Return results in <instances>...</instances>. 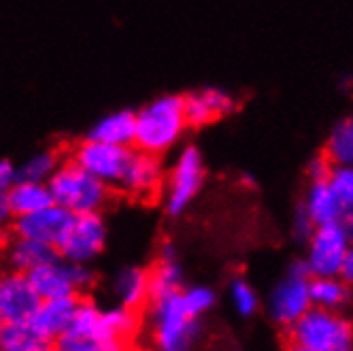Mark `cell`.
I'll return each mask as SVG.
<instances>
[{
  "label": "cell",
  "mask_w": 353,
  "mask_h": 351,
  "mask_svg": "<svg viewBox=\"0 0 353 351\" xmlns=\"http://www.w3.org/2000/svg\"><path fill=\"white\" fill-rule=\"evenodd\" d=\"M139 330V311L119 305L100 307L83 296L66 332L54 345L56 351H130Z\"/></svg>",
  "instance_id": "6da1fadb"
},
{
  "label": "cell",
  "mask_w": 353,
  "mask_h": 351,
  "mask_svg": "<svg viewBox=\"0 0 353 351\" xmlns=\"http://www.w3.org/2000/svg\"><path fill=\"white\" fill-rule=\"evenodd\" d=\"M145 330L151 351H194L203 332V319L185 307L179 290L149 298Z\"/></svg>",
  "instance_id": "7a4b0ae2"
},
{
  "label": "cell",
  "mask_w": 353,
  "mask_h": 351,
  "mask_svg": "<svg viewBox=\"0 0 353 351\" xmlns=\"http://www.w3.org/2000/svg\"><path fill=\"white\" fill-rule=\"evenodd\" d=\"M188 128L183 96H158L137 111L134 149L162 158L183 141Z\"/></svg>",
  "instance_id": "3957f363"
},
{
  "label": "cell",
  "mask_w": 353,
  "mask_h": 351,
  "mask_svg": "<svg viewBox=\"0 0 353 351\" xmlns=\"http://www.w3.org/2000/svg\"><path fill=\"white\" fill-rule=\"evenodd\" d=\"M54 203L64 207L72 215L100 213L109 203L111 188L96 179L72 160L60 162L52 179L47 181Z\"/></svg>",
  "instance_id": "277c9868"
},
{
  "label": "cell",
  "mask_w": 353,
  "mask_h": 351,
  "mask_svg": "<svg viewBox=\"0 0 353 351\" xmlns=\"http://www.w3.org/2000/svg\"><path fill=\"white\" fill-rule=\"evenodd\" d=\"M205 177H207V168L200 149L194 145L181 147V152L174 156L170 168L164 174V185L160 194L164 211L170 217L183 215L198 198L200 190H203Z\"/></svg>",
  "instance_id": "5b68a950"
},
{
  "label": "cell",
  "mask_w": 353,
  "mask_h": 351,
  "mask_svg": "<svg viewBox=\"0 0 353 351\" xmlns=\"http://www.w3.org/2000/svg\"><path fill=\"white\" fill-rule=\"evenodd\" d=\"M288 341L315 351H353V319L341 311L311 307L288 328Z\"/></svg>",
  "instance_id": "8992f818"
},
{
  "label": "cell",
  "mask_w": 353,
  "mask_h": 351,
  "mask_svg": "<svg viewBox=\"0 0 353 351\" xmlns=\"http://www.w3.org/2000/svg\"><path fill=\"white\" fill-rule=\"evenodd\" d=\"M309 283L311 274L305 260H294L266 298V313L274 325L288 330L313 307Z\"/></svg>",
  "instance_id": "52a82bcc"
},
{
  "label": "cell",
  "mask_w": 353,
  "mask_h": 351,
  "mask_svg": "<svg viewBox=\"0 0 353 351\" xmlns=\"http://www.w3.org/2000/svg\"><path fill=\"white\" fill-rule=\"evenodd\" d=\"M28 277L41 300L64 298V296L83 298L96 285V272L92 264L68 262L60 256L52 258L49 262L34 268L32 272H28Z\"/></svg>",
  "instance_id": "ba28073f"
},
{
  "label": "cell",
  "mask_w": 353,
  "mask_h": 351,
  "mask_svg": "<svg viewBox=\"0 0 353 351\" xmlns=\"http://www.w3.org/2000/svg\"><path fill=\"white\" fill-rule=\"evenodd\" d=\"M109 239L107 221L100 213L72 215L66 232L62 234L56 252L60 258L77 264H92L105 252Z\"/></svg>",
  "instance_id": "9c48e42d"
},
{
  "label": "cell",
  "mask_w": 353,
  "mask_h": 351,
  "mask_svg": "<svg viewBox=\"0 0 353 351\" xmlns=\"http://www.w3.org/2000/svg\"><path fill=\"white\" fill-rule=\"evenodd\" d=\"M305 264L311 277H336L343 260L351 247V241L341 223L317 225L307 239Z\"/></svg>",
  "instance_id": "30bf717a"
},
{
  "label": "cell",
  "mask_w": 353,
  "mask_h": 351,
  "mask_svg": "<svg viewBox=\"0 0 353 351\" xmlns=\"http://www.w3.org/2000/svg\"><path fill=\"white\" fill-rule=\"evenodd\" d=\"M130 154L132 147H119L85 137L81 143L72 147L70 160L90 174H94L96 179L107 183L111 190H115L125 170V164L130 160Z\"/></svg>",
  "instance_id": "8fae6325"
},
{
  "label": "cell",
  "mask_w": 353,
  "mask_h": 351,
  "mask_svg": "<svg viewBox=\"0 0 353 351\" xmlns=\"http://www.w3.org/2000/svg\"><path fill=\"white\" fill-rule=\"evenodd\" d=\"M164 174L166 172L158 156L139 152L132 147L130 160L125 164V170L115 190L137 200H151L162 194Z\"/></svg>",
  "instance_id": "7c38bea8"
},
{
  "label": "cell",
  "mask_w": 353,
  "mask_h": 351,
  "mask_svg": "<svg viewBox=\"0 0 353 351\" xmlns=\"http://www.w3.org/2000/svg\"><path fill=\"white\" fill-rule=\"evenodd\" d=\"M41 303L28 274L7 270L0 274V317L7 323H28Z\"/></svg>",
  "instance_id": "4fadbf2b"
},
{
  "label": "cell",
  "mask_w": 353,
  "mask_h": 351,
  "mask_svg": "<svg viewBox=\"0 0 353 351\" xmlns=\"http://www.w3.org/2000/svg\"><path fill=\"white\" fill-rule=\"evenodd\" d=\"M70 219H72V213H68L64 207L52 203L34 213L15 217L11 221V230H13V234L28 237V239L56 247L60 243L62 234L66 232Z\"/></svg>",
  "instance_id": "5bb4252c"
},
{
  "label": "cell",
  "mask_w": 353,
  "mask_h": 351,
  "mask_svg": "<svg viewBox=\"0 0 353 351\" xmlns=\"http://www.w3.org/2000/svg\"><path fill=\"white\" fill-rule=\"evenodd\" d=\"M81 298L77 296H64V298H45L39 303L34 315L30 317L28 325L34 334L47 343H56L70 325Z\"/></svg>",
  "instance_id": "9a60e30c"
},
{
  "label": "cell",
  "mask_w": 353,
  "mask_h": 351,
  "mask_svg": "<svg viewBox=\"0 0 353 351\" xmlns=\"http://www.w3.org/2000/svg\"><path fill=\"white\" fill-rule=\"evenodd\" d=\"M183 105L190 128H203L230 115L236 109V100L230 92L221 88H203L183 96Z\"/></svg>",
  "instance_id": "2e32d148"
},
{
  "label": "cell",
  "mask_w": 353,
  "mask_h": 351,
  "mask_svg": "<svg viewBox=\"0 0 353 351\" xmlns=\"http://www.w3.org/2000/svg\"><path fill=\"white\" fill-rule=\"evenodd\" d=\"M107 292L111 296V303L141 311L147 307L151 298V279L149 268L143 266H123L113 272V277L107 283Z\"/></svg>",
  "instance_id": "e0dca14e"
},
{
  "label": "cell",
  "mask_w": 353,
  "mask_h": 351,
  "mask_svg": "<svg viewBox=\"0 0 353 351\" xmlns=\"http://www.w3.org/2000/svg\"><path fill=\"white\" fill-rule=\"evenodd\" d=\"M0 256H3V262L9 270L28 274L34 268H39L41 264L56 258L58 252H56V247L47 245V243L11 232V237L3 243Z\"/></svg>",
  "instance_id": "ac0fdd59"
},
{
  "label": "cell",
  "mask_w": 353,
  "mask_h": 351,
  "mask_svg": "<svg viewBox=\"0 0 353 351\" xmlns=\"http://www.w3.org/2000/svg\"><path fill=\"white\" fill-rule=\"evenodd\" d=\"M300 207L311 217L315 228L317 225H327V223H341V219L347 211L327 179L325 181H309L305 194H302Z\"/></svg>",
  "instance_id": "d6986e66"
},
{
  "label": "cell",
  "mask_w": 353,
  "mask_h": 351,
  "mask_svg": "<svg viewBox=\"0 0 353 351\" xmlns=\"http://www.w3.org/2000/svg\"><path fill=\"white\" fill-rule=\"evenodd\" d=\"M134 134H137V113L128 109H119L100 117L92 126L88 137L119 147H134Z\"/></svg>",
  "instance_id": "ffe728a7"
},
{
  "label": "cell",
  "mask_w": 353,
  "mask_h": 351,
  "mask_svg": "<svg viewBox=\"0 0 353 351\" xmlns=\"http://www.w3.org/2000/svg\"><path fill=\"white\" fill-rule=\"evenodd\" d=\"M149 279H151V298L164 296L179 292L183 283V266L176 256V249L172 245H164L160 256L156 258L154 266L149 268Z\"/></svg>",
  "instance_id": "44dd1931"
},
{
  "label": "cell",
  "mask_w": 353,
  "mask_h": 351,
  "mask_svg": "<svg viewBox=\"0 0 353 351\" xmlns=\"http://www.w3.org/2000/svg\"><path fill=\"white\" fill-rule=\"evenodd\" d=\"M311 305L325 311L345 313L353 305V288L336 277H311Z\"/></svg>",
  "instance_id": "7402d4cb"
},
{
  "label": "cell",
  "mask_w": 353,
  "mask_h": 351,
  "mask_svg": "<svg viewBox=\"0 0 353 351\" xmlns=\"http://www.w3.org/2000/svg\"><path fill=\"white\" fill-rule=\"evenodd\" d=\"M5 198H7V205H9L13 219L21 217V215H28V213H34V211L54 203L52 192H49L47 183L28 181V179H17V183L5 194Z\"/></svg>",
  "instance_id": "603a6c76"
},
{
  "label": "cell",
  "mask_w": 353,
  "mask_h": 351,
  "mask_svg": "<svg viewBox=\"0 0 353 351\" xmlns=\"http://www.w3.org/2000/svg\"><path fill=\"white\" fill-rule=\"evenodd\" d=\"M323 156L332 166L353 164V115L343 117L330 130L323 145Z\"/></svg>",
  "instance_id": "cb8c5ba5"
},
{
  "label": "cell",
  "mask_w": 353,
  "mask_h": 351,
  "mask_svg": "<svg viewBox=\"0 0 353 351\" xmlns=\"http://www.w3.org/2000/svg\"><path fill=\"white\" fill-rule=\"evenodd\" d=\"M228 303H230L232 311L243 319L254 317L262 307L258 290L254 288V283H251L249 279L241 277V274L232 277L228 283Z\"/></svg>",
  "instance_id": "d4e9b609"
},
{
  "label": "cell",
  "mask_w": 353,
  "mask_h": 351,
  "mask_svg": "<svg viewBox=\"0 0 353 351\" xmlns=\"http://www.w3.org/2000/svg\"><path fill=\"white\" fill-rule=\"evenodd\" d=\"M60 162H62L60 156L56 152H52V149H43V152L30 154L17 166L19 179L47 183L49 179H52V174L56 172V168L60 166Z\"/></svg>",
  "instance_id": "484cf974"
},
{
  "label": "cell",
  "mask_w": 353,
  "mask_h": 351,
  "mask_svg": "<svg viewBox=\"0 0 353 351\" xmlns=\"http://www.w3.org/2000/svg\"><path fill=\"white\" fill-rule=\"evenodd\" d=\"M181 298L185 307L196 315L203 319L215 305H217V294L213 288L203 285V283H194V285H183L181 288Z\"/></svg>",
  "instance_id": "4316f807"
},
{
  "label": "cell",
  "mask_w": 353,
  "mask_h": 351,
  "mask_svg": "<svg viewBox=\"0 0 353 351\" xmlns=\"http://www.w3.org/2000/svg\"><path fill=\"white\" fill-rule=\"evenodd\" d=\"M330 185L334 188L336 196L341 198V203L345 209H353V164L345 166H332L330 177H327Z\"/></svg>",
  "instance_id": "83f0119b"
},
{
  "label": "cell",
  "mask_w": 353,
  "mask_h": 351,
  "mask_svg": "<svg viewBox=\"0 0 353 351\" xmlns=\"http://www.w3.org/2000/svg\"><path fill=\"white\" fill-rule=\"evenodd\" d=\"M313 230H315V223L305 213V209L298 205L296 211H294V217H292V234H294V239L300 241V243H307V239L313 234Z\"/></svg>",
  "instance_id": "f1b7e54d"
},
{
  "label": "cell",
  "mask_w": 353,
  "mask_h": 351,
  "mask_svg": "<svg viewBox=\"0 0 353 351\" xmlns=\"http://www.w3.org/2000/svg\"><path fill=\"white\" fill-rule=\"evenodd\" d=\"M330 170H332L330 160H327L323 154H319L307 164V179L309 181H325L330 177Z\"/></svg>",
  "instance_id": "f546056e"
},
{
  "label": "cell",
  "mask_w": 353,
  "mask_h": 351,
  "mask_svg": "<svg viewBox=\"0 0 353 351\" xmlns=\"http://www.w3.org/2000/svg\"><path fill=\"white\" fill-rule=\"evenodd\" d=\"M19 179L17 166L11 160H0V194H7Z\"/></svg>",
  "instance_id": "4dcf8cb0"
},
{
  "label": "cell",
  "mask_w": 353,
  "mask_h": 351,
  "mask_svg": "<svg viewBox=\"0 0 353 351\" xmlns=\"http://www.w3.org/2000/svg\"><path fill=\"white\" fill-rule=\"evenodd\" d=\"M339 277H341L347 285L353 288V243H351L349 252H347V256H345V260H343V266H341Z\"/></svg>",
  "instance_id": "1f68e13d"
},
{
  "label": "cell",
  "mask_w": 353,
  "mask_h": 351,
  "mask_svg": "<svg viewBox=\"0 0 353 351\" xmlns=\"http://www.w3.org/2000/svg\"><path fill=\"white\" fill-rule=\"evenodd\" d=\"M13 221V215L9 211V205H7V198L5 194H0V230L7 228V225Z\"/></svg>",
  "instance_id": "d6a6232c"
},
{
  "label": "cell",
  "mask_w": 353,
  "mask_h": 351,
  "mask_svg": "<svg viewBox=\"0 0 353 351\" xmlns=\"http://www.w3.org/2000/svg\"><path fill=\"white\" fill-rule=\"evenodd\" d=\"M341 225L345 228V232H347L349 241L353 243V209L345 211V215H343V219H341Z\"/></svg>",
  "instance_id": "836d02e7"
},
{
  "label": "cell",
  "mask_w": 353,
  "mask_h": 351,
  "mask_svg": "<svg viewBox=\"0 0 353 351\" xmlns=\"http://www.w3.org/2000/svg\"><path fill=\"white\" fill-rule=\"evenodd\" d=\"M28 351H56V345L54 343H47V341H37Z\"/></svg>",
  "instance_id": "e575fe53"
},
{
  "label": "cell",
  "mask_w": 353,
  "mask_h": 351,
  "mask_svg": "<svg viewBox=\"0 0 353 351\" xmlns=\"http://www.w3.org/2000/svg\"><path fill=\"white\" fill-rule=\"evenodd\" d=\"M285 351H315V349H311L307 345H300V343H294V341H288Z\"/></svg>",
  "instance_id": "d590c367"
},
{
  "label": "cell",
  "mask_w": 353,
  "mask_h": 351,
  "mask_svg": "<svg viewBox=\"0 0 353 351\" xmlns=\"http://www.w3.org/2000/svg\"><path fill=\"white\" fill-rule=\"evenodd\" d=\"M347 88L353 90V74H349V77H347Z\"/></svg>",
  "instance_id": "8d00e7d4"
},
{
  "label": "cell",
  "mask_w": 353,
  "mask_h": 351,
  "mask_svg": "<svg viewBox=\"0 0 353 351\" xmlns=\"http://www.w3.org/2000/svg\"><path fill=\"white\" fill-rule=\"evenodd\" d=\"M5 325H7V321L0 317V334H3V330H5Z\"/></svg>",
  "instance_id": "74e56055"
},
{
  "label": "cell",
  "mask_w": 353,
  "mask_h": 351,
  "mask_svg": "<svg viewBox=\"0 0 353 351\" xmlns=\"http://www.w3.org/2000/svg\"><path fill=\"white\" fill-rule=\"evenodd\" d=\"M3 243H5V239H3V234H0V249H3Z\"/></svg>",
  "instance_id": "f35d334b"
}]
</instances>
